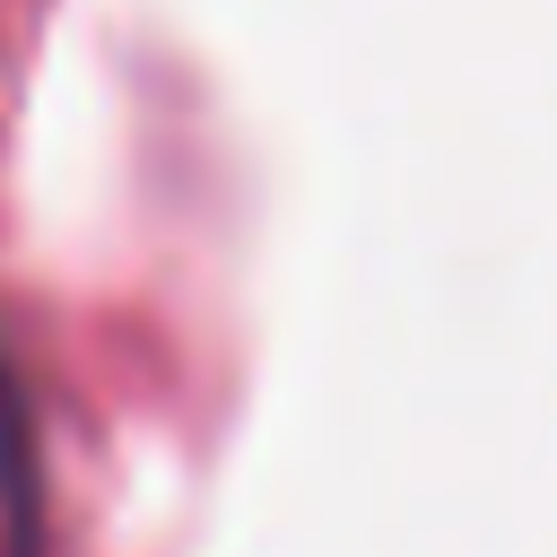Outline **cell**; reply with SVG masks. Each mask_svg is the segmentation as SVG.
Instances as JSON below:
<instances>
[{
  "mask_svg": "<svg viewBox=\"0 0 557 557\" xmlns=\"http://www.w3.org/2000/svg\"><path fill=\"white\" fill-rule=\"evenodd\" d=\"M0 557H44V470H35V409L17 366L0 357Z\"/></svg>",
  "mask_w": 557,
  "mask_h": 557,
  "instance_id": "cell-1",
  "label": "cell"
}]
</instances>
